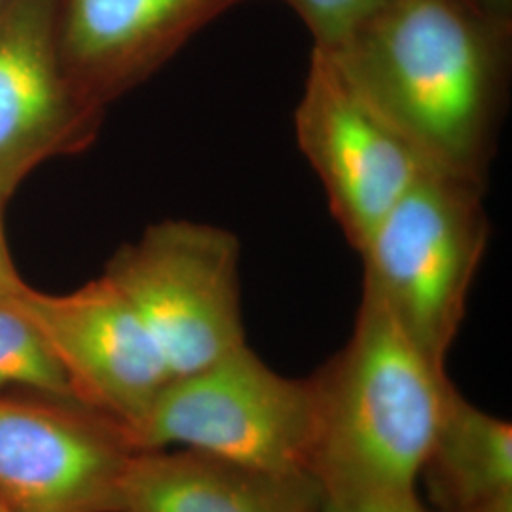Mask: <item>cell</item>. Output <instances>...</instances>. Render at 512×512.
Listing matches in <instances>:
<instances>
[{"mask_svg":"<svg viewBox=\"0 0 512 512\" xmlns=\"http://www.w3.org/2000/svg\"><path fill=\"white\" fill-rule=\"evenodd\" d=\"M511 38L469 0H380L329 52L433 171L486 186Z\"/></svg>","mask_w":512,"mask_h":512,"instance_id":"1","label":"cell"},{"mask_svg":"<svg viewBox=\"0 0 512 512\" xmlns=\"http://www.w3.org/2000/svg\"><path fill=\"white\" fill-rule=\"evenodd\" d=\"M308 378V475L321 494L353 505L420 497L421 465L458 389L446 366L363 294L346 346Z\"/></svg>","mask_w":512,"mask_h":512,"instance_id":"2","label":"cell"},{"mask_svg":"<svg viewBox=\"0 0 512 512\" xmlns=\"http://www.w3.org/2000/svg\"><path fill=\"white\" fill-rule=\"evenodd\" d=\"M484 190L452 175L427 173L357 251L365 268L363 294L442 366L490 241Z\"/></svg>","mask_w":512,"mask_h":512,"instance_id":"3","label":"cell"},{"mask_svg":"<svg viewBox=\"0 0 512 512\" xmlns=\"http://www.w3.org/2000/svg\"><path fill=\"white\" fill-rule=\"evenodd\" d=\"M137 452L184 448L270 473L308 475L310 378H287L247 344L171 378L133 433Z\"/></svg>","mask_w":512,"mask_h":512,"instance_id":"4","label":"cell"},{"mask_svg":"<svg viewBox=\"0 0 512 512\" xmlns=\"http://www.w3.org/2000/svg\"><path fill=\"white\" fill-rule=\"evenodd\" d=\"M105 277L164 355L171 378L247 344L239 293V241L194 220H162L110 258Z\"/></svg>","mask_w":512,"mask_h":512,"instance_id":"5","label":"cell"},{"mask_svg":"<svg viewBox=\"0 0 512 512\" xmlns=\"http://www.w3.org/2000/svg\"><path fill=\"white\" fill-rule=\"evenodd\" d=\"M294 133L355 251L421 177L437 173L353 84L334 54L317 46L294 110Z\"/></svg>","mask_w":512,"mask_h":512,"instance_id":"6","label":"cell"},{"mask_svg":"<svg viewBox=\"0 0 512 512\" xmlns=\"http://www.w3.org/2000/svg\"><path fill=\"white\" fill-rule=\"evenodd\" d=\"M10 298L44 334L80 403L118 423L131 439L171 372L128 298L105 275L73 293L25 285Z\"/></svg>","mask_w":512,"mask_h":512,"instance_id":"7","label":"cell"},{"mask_svg":"<svg viewBox=\"0 0 512 512\" xmlns=\"http://www.w3.org/2000/svg\"><path fill=\"white\" fill-rule=\"evenodd\" d=\"M135 452L88 406L0 395V499L16 511L112 512Z\"/></svg>","mask_w":512,"mask_h":512,"instance_id":"8","label":"cell"},{"mask_svg":"<svg viewBox=\"0 0 512 512\" xmlns=\"http://www.w3.org/2000/svg\"><path fill=\"white\" fill-rule=\"evenodd\" d=\"M59 10L61 0L0 4V202L38 165L90 147L103 120L65 74Z\"/></svg>","mask_w":512,"mask_h":512,"instance_id":"9","label":"cell"},{"mask_svg":"<svg viewBox=\"0 0 512 512\" xmlns=\"http://www.w3.org/2000/svg\"><path fill=\"white\" fill-rule=\"evenodd\" d=\"M251 0H61L59 55L78 97L101 114L220 16Z\"/></svg>","mask_w":512,"mask_h":512,"instance_id":"10","label":"cell"},{"mask_svg":"<svg viewBox=\"0 0 512 512\" xmlns=\"http://www.w3.org/2000/svg\"><path fill=\"white\" fill-rule=\"evenodd\" d=\"M321 497L310 475L270 473L165 448L131 456L112 512H315Z\"/></svg>","mask_w":512,"mask_h":512,"instance_id":"11","label":"cell"},{"mask_svg":"<svg viewBox=\"0 0 512 512\" xmlns=\"http://www.w3.org/2000/svg\"><path fill=\"white\" fill-rule=\"evenodd\" d=\"M437 512H512V425L452 395L420 471Z\"/></svg>","mask_w":512,"mask_h":512,"instance_id":"12","label":"cell"},{"mask_svg":"<svg viewBox=\"0 0 512 512\" xmlns=\"http://www.w3.org/2000/svg\"><path fill=\"white\" fill-rule=\"evenodd\" d=\"M0 395L82 404L54 349L10 296L0 298Z\"/></svg>","mask_w":512,"mask_h":512,"instance_id":"13","label":"cell"},{"mask_svg":"<svg viewBox=\"0 0 512 512\" xmlns=\"http://www.w3.org/2000/svg\"><path fill=\"white\" fill-rule=\"evenodd\" d=\"M313 38V46L336 50L368 18L380 0H285Z\"/></svg>","mask_w":512,"mask_h":512,"instance_id":"14","label":"cell"},{"mask_svg":"<svg viewBox=\"0 0 512 512\" xmlns=\"http://www.w3.org/2000/svg\"><path fill=\"white\" fill-rule=\"evenodd\" d=\"M4 207L6 203L0 202V298H8L12 294L19 293L27 285L19 275L16 262L10 255L6 230H4Z\"/></svg>","mask_w":512,"mask_h":512,"instance_id":"15","label":"cell"},{"mask_svg":"<svg viewBox=\"0 0 512 512\" xmlns=\"http://www.w3.org/2000/svg\"><path fill=\"white\" fill-rule=\"evenodd\" d=\"M315 512H429L420 497L408 501H395V503H372V505H353V503H340L321 497Z\"/></svg>","mask_w":512,"mask_h":512,"instance_id":"16","label":"cell"},{"mask_svg":"<svg viewBox=\"0 0 512 512\" xmlns=\"http://www.w3.org/2000/svg\"><path fill=\"white\" fill-rule=\"evenodd\" d=\"M488 18L512 25V0H469Z\"/></svg>","mask_w":512,"mask_h":512,"instance_id":"17","label":"cell"},{"mask_svg":"<svg viewBox=\"0 0 512 512\" xmlns=\"http://www.w3.org/2000/svg\"><path fill=\"white\" fill-rule=\"evenodd\" d=\"M0 512H19V511H16V509H12V507H8V505H6V503H2V505H0Z\"/></svg>","mask_w":512,"mask_h":512,"instance_id":"18","label":"cell"},{"mask_svg":"<svg viewBox=\"0 0 512 512\" xmlns=\"http://www.w3.org/2000/svg\"><path fill=\"white\" fill-rule=\"evenodd\" d=\"M2 503H4V501H2V499H0V505H2Z\"/></svg>","mask_w":512,"mask_h":512,"instance_id":"19","label":"cell"},{"mask_svg":"<svg viewBox=\"0 0 512 512\" xmlns=\"http://www.w3.org/2000/svg\"><path fill=\"white\" fill-rule=\"evenodd\" d=\"M2 2H4V0H0V4H2Z\"/></svg>","mask_w":512,"mask_h":512,"instance_id":"20","label":"cell"}]
</instances>
